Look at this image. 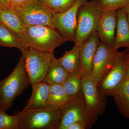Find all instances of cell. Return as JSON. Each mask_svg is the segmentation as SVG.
I'll use <instances>...</instances> for the list:
<instances>
[{
    "label": "cell",
    "mask_w": 129,
    "mask_h": 129,
    "mask_svg": "<svg viewBox=\"0 0 129 129\" xmlns=\"http://www.w3.org/2000/svg\"><path fill=\"white\" fill-rule=\"evenodd\" d=\"M32 0H8L14 8H18L23 7L30 3Z\"/></svg>",
    "instance_id": "4316f807"
},
{
    "label": "cell",
    "mask_w": 129,
    "mask_h": 129,
    "mask_svg": "<svg viewBox=\"0 0 129 129\" xmlns=\"http://www.w3.org/2000/svg\"><path fill=\"white\" fill-rule=\"evenodd\" d=\"M113 97L119 111L124 117L129 119V79H124L115 89Z\"/></svg>",
    "instance_id": "e0dca14e"
},
{
    "label": "cell",
    "mask_w": 129,
    "mask_h": 129,
    "mask_svg": "<svg viewBox=\"0 0 129 129\" xmlns=\"http://www.w3.org/2000/svg\"><path fill=\"white\" fill-rule=\"evenodd\" d=\"M87 0H76L74 5L68 10L62 13H52L51 27L68 40L74 42L77 25L78 10Z\"/></svg>",
    "instance_id": "ba28073f"
},
{
    "label": "cell",
    "mask_w": 129,
    "mask_h": 129,
    "mask_svg": "<svg viewBox=\"0 0 129 129\" xmlns=\"http://www.w3.org/2000/svg\"><path fill=\"white\" fill-rule=\"evenodd\" d=\"M37 1L41 3H44L46 2L48 0H37Z\"/></svg>",
    "instance_id": "4dcf8cb0"
},
{
    "label": "cell",
    "mask_w": 129,
    "mask_h": 129,
    "mask_svg": "<svg viewBox=\"0 0 129 129\" xmlns=\"http://www.w3.org/2000/svg\"><path fill=\"white\" fill-rule=\"evenodd\" d=\"M122 62L125 77L129 79V54L126 50L123 51L122 57Z\"/></svg>",
    "instance_id": "484cf974"
},
{
    "label": "cell",
    "mask_w": 129,
    "mask_h": 129,
    "mask_svg": "<svg viewBox=\"0 0 129 129\" xmlns=\"http://www.w3.org/2000/svg\"><path fill=\"white\" fill-rule=\"evenodd\" d=\"M16 34L23 49L31 47L49 53L68 41L57 30L45 25L28 26L23 33Z\"/></svg>",
    "instance_id": "6da1fadb"
},
{
    "label": "cell",
    "mask_w": 129,
    "mask_h": 129,
    "mask_svg": "<svg viewBox=\"0 0 129 129\" xmlns=\"http://www.w3.org/2000/svg\"><path fill=\"white\" fill-rule=\"evenodd\" d=\"M127 21H128V24L129 27V15H127Z\"/></svg>",
    "instance_id": "d6a6232c"
},
{
    "label": "cell",
    "mask_w": 129,
    "mask_h": 129,
    "mask_svg": "<svg viewBox=\"0 0 129 129\" xmlns=\"http://www.w3.org/2000/svg\"><path fill=\"white\" fill-rule=\"evenodd\" d=\"M86 125L85 123L82 122H76L74 123L67 129H85Z\"/></svg>",
    "instance_id": "83f0119b"
},
{
    "label": "cell",
    "mask_w": 129,
    "mask_h": 129,
    "mask_svg": "<svg viewBox=\"0 0 129 129\" xmlns=\"http://www.w3.org/2000/svg\"><path fill=\"white\" fill-rule=\"evenodd\" d=\"M80 72L69 74L62 84L66 94L70 99L80 100L84 99Z\"/></svg>",
    "instance_id": "ac0fdd59"
},
{
    "label": "cell",
    "mask_w": 129,
    "mask_h": 129,
    "mask_svg": "<svg viewBox=\"0 0 129 129\" xmlns=\"http://www.w3.org/2000/svg\"><path fill=\"white\" fill-rule=\"evenodd\" d=\"M32 1H37V0H32Z\"/></svg>",
    "instance_id": "e575fe53"
},
{
    "label": "cell",
    "mask_w": 129,
    "mask_h": 129,
    "mask_svg": "<svg viewBox=\"0 0 129 129\" xmlns=\"http://www.w3.org/2000/svg\"><path fill=\"white\" fill-rule=\"evenodd\" d=\"M102 11H117L129 3V0H98Z\"/></svg>",
    "instance_id": "d4e9b609"
},
{
    "label": "cell",
    "mask_w": 129,
    "mask_h": 129,
    "mask_svg": "<svg viewBox=\"0 0 129 129\" xmlns=\"http://www.w3.org/2000/svg\"><path fill=\"white\" fill-rule=\"evenodd\" d=\"M121 52L114 50L100 42L93 60L90 76L97 86L113 67Z\"/></svg>",
    "instance_id": "52a82bcc"
},
{
    "label": "cell",
    "mask_w": 129,
    "mask_h": 129,
    "mask_svg": "<svg viewBox=\"0 0 129 129\" xmlns=\"http://www.w3.org/2000/svg\"><path fill=\"white\" fill-rule=\"evenodd\" d=\"M69 73L62 67L55 56H53L47 73L44 81L50 85H62Z\"/></svg>",
    "instance_id": "ffe728a7"
},
{
    "label": "cell",
    "mask_w": 129,
    "mask_h": 129,
    "mask_svg": "<svg viewBox=\"0 0 129 129\" xmlns=\"http://www.w3.org/2000/svg\"><path fill=\"white\" fill-rule=\"evenodd\" d=\"M25 72L23 56L11 73L0 81V99L3 111L9 110L13 101L30 84Z\"/></svg>",
    "instance_id": "7a4b0ae2"
},
{
    "label": "cell",
    "mask_w": 129,
    "mask_h": 129,
    "mask_svg": "<svg viewBox=\"0 0 129 129\" xmlns=\"http://www.w3.org/2000/svg\"><path fill=\"white\" fill-rule=\"evenodd\" d=\"M76 0H48L43 3L52 13H62L70 9Z\"/></svg>",
    "instance_id": "603a6c76"
},
{
    "label": "cell",
    "mask_w": 129,
    "mask_h": 129,
    "mask_svg": "<svg viewBox=\"0 0 129 129\" xmlns=\"http://www.w3.org/2000/svg\"><path fill=\"white\" fill-rule=\"evenodd\" d=\"M31 86L32 95L22 111L33 109L45 108L48 106L50 85L43 81Z\"/></svg>",
    "instance_id": "5bb4252c"
},
{
    "label": "cell",
    "mask_w": 129,
    "mask_h": 129,
    "mask_svg": "<svg viewBox=\"0 0 129 129\" xmlns=\"http://www.w3.org/2000/svg\"><path fill=\"white\" fill-rule=\"evenodd\" d=\"M117 21L113 50L125 47L129 49V27L126 14L122 9L117 11Z\"/></svg>",
    "instance_id": "9a60e30c"
},
{
    "label": "cell",
    "mask_w": 129,
    "mask_h": 129,
    "mask_svg": "<svg viewBox=\"0 0 129 129\" xmlns=\"http://www.w3.org/2000/svg\"><path fill=\"white\" fill-rule=\"evenodd\" d=\"M0 46L15 47L22 51L23 49L16 33L0 22Z\"/></svg>",
    "instance_id": "7402d4cb"
},
{
    "label": "cell",
    "mask_w": 129,
    "mask_h": 129,
    "mask_svg": "<svg viewBox=\"0 0 129 129\" xmlns=\"http://www.w3.org/2000/svg\"><path fill=\"white\" fill-rule=\"evenodd\" d=\"M21 52L30 84L43 81L54 55L53 53L41 51L31 47L24 48Z\"/></svg>",
    "instance_id": "8992f818"
},
{
    "label": "cell",
    "mask_w": 129,
    "mask_h": 129,
    "mask_svg": "<svg viewBox=\"0 0 129 129\" xmlns=\"http://www.w3.org/2000/svg\"><path fill=\"white\" fill-rule=\"evenodd\" d=\"M17 16L27 27L45 25L51 27L52 13L43 3L32 1L20 8H14Z\"/></svg>",
    "instance_id": "9c48e42d"
},
{
    "label": "cell",
    "mask_w": 129,
    "mask_h": 129,
    "mask_svg": "<svg viewBox=\"0 0 129 129\" xmlns=\"http://www.w3.org/2000/svg\"><path fill=\"white\" fill-rule=\"evenodd\" d=\"M117 21V11H103L96 29L100 41L112 49L115 43Z\"/></svg>",
    "instance_id": "7c38bea8"
},
{
    "label": "cell",
    "mask_w": 129,
    "mask_h": 129,
    "mask_svg": "<svg viewBox=\"0 0 129 129\" xmlns=\"http://www.w3.org/2000/svg\"><path fill=\"white\" fill-rule=\"evenodd\" d=\"M0 110H2V111H3L2 106L1 103V99H0Z\"/></svg>",
    "instance_id": "1f68e13d"
},
{
    "label": "cell",
    "mask_w": 129,
    "mask_h": 129,
    "mask_svg": "<svg viewBox=\"0 0 129 129\" xmlns=\"http://www.w3.org/2000/svg\"><path fill=\"white\" fill-rule=\"evenodd\" d=\"M123 51L108 73L97 86L98 91L104 96H113L115 89L125 78L122 62Z\"/></svg>",
    "instance_id": "30bf717a"
},
{
    "label": "cell",
    "mask_w": 129,
    "mask_h": 129,
    "mask_svg": "<svg viewBox=\"0 0 129 129\" xmlns=\"http://www.w3.org/2000/svg\"><path fill=\"white\" fill-rule=\"evenodd\" d=\"M14 8L8 0H0V9Z\"/></svg>",
    "instance_id": "f1b7e54d"
},
{
    "label": "cell",
    "mask_w": 129,
    "mask_h": 129,
    "mask_svg": "<svg viewBox=\"0 0 129 129\" xmlns=\"http://www.w3.org/2000/svg\"><path fill=\"white\" fill-rule=\"evenodd\" d=\"M100 42L96 31L79 46L80 73L83 78H87L90 75L93 60Z\"/></svg>",
    "instance_id": "8fae6325"
},
{
    "label": "cell",
    "mask_w": 129,
    "mask_h": 129,
    "mask_svg": "<svg viewBox=\"0 0 129 129\" xmlns=\"http://www.w3.org/2000/svg\"><path fill=\"white\" fill-rule=\"evenodd\" d=\"M0 129H19L17 115H8L0 110Z\"/></svg>",
    "instance_id": "cb8c5ba5"
},
{
    "label": "cell",
    "mask_w": 129,
    "mask_h": 129,
    "mask_svg": "<svg viewBox=\"0 0 129 129\" xmlns=\"http://www.w3.org/2000/svg\"><path fill=\"white\" fill-rule=\"evenodd\" d=\"M122 9L126 15H129V3L123 7Z\"/></svg>",
    "instance_id": "f546056e"
},
{
    "label": "cell",
    "mask_w": 129,
    "mask_h": 129,
    "mask_svg": "<svg viewBox=\"0 0 129 129\" xmlns=\"http://www.w3.org/2000/svg\"><path fill=\"white\" fill-rule=\"evenodd\" d=\"M82 85L85 106V123L86 129H89L106 111L107 96L99 93L96 85L90 76L82 78Z\"/></svg>",
    "instance_id": "5b68a950"
},
{
    "label": "cell",
    "mask_w": 129,
    "mask_h": 129,
    "mask_svg": "<svg viewBox=\"0 0 129 129\" xmlns=\"http://www.w3.org/2000/svg\"><path fill=\"white\" fill-rule=\"evenodd\" d=\"M19 129H58L61 110L50 108L33 109L16 113Z\"/></svg>",
    "instance_id": "3957f363"
},
{
    "label": "cell",
    "mask_w": 129,
    "mask_h": 129,
    "mask_svg": "<svg viewBox=\"0 0 129 129\" xmlns=\"http://www.w3.org/2000/svg\"><path fill=\"white\" fill-rule=\"evenodd\" d=\"M58 60L69 74L80 72L79 46H74L71 50L65 51Z\"/></svg>",
    "instance_id": "44dd1931"
},
{
    "label": "cell",
    "mask_w": 129,
    "mask_h": 129,
    "mask_svg": "<svg viewBox=\"0 0 129 129\" xmlns=\"http://www.w3.org/2000/svg\"><path fill=\"white\" fill-rule=\"evenodd\" d=\"M76 101L78 100H73L68 96L62 85L53 84L50 85L47 107L61 110L72 102Z\"/></svg>",
    "instance_id": "2e32d148"
},
{
    "label": "cell",
    "mask_w": 129,
    "mask_h": 129,
    "mask_svg": "<svg viewBox=\"0 0 129 129\" xmlns=\"http://www.w3.org/2000/svg\"><path fill=\"white\" fill-rule=\"evenodd\" d=\"M61 110L62 115L58 129H67L70 125L76 122H84L85 123L84 98L72 102Z\"/></svg>",
    "instance_id": "4fadbf2b"
},
{
    "label": "cell",
    "mask_w": 129,
    "mask_h": 129,
    "mask_svg": "<svg viewBox=\"0 0 129 129\" xmlns=\"http://www.w3.org/2000/svg\"><path fill=\"white\" fill-rule=\"evenodd\" d=\"M0 22L17 34L23 33L27 27L17 16L14 8L0 9Z\"/></svg>",
    "instance_id": "d6986e66"
},
{
    "label": "cell",
    "mask_w": 129,
    "mask_h": 129,
    "mask_svg": "<svg viewBox=\"0 0 129 129\" xmlns=\"http://www.w3.org/2000/svg\"><path fill=\"white\" fill-rule=\"evenodd\" d=\"M102 12L98 0L87 1L80 7L77 12L74 46H79L96 31Z\"/></svg>",
    "instance_id": "277c9868"
},
{
    "label": "cell",
    "mask_w": 129,
    "mask_h": 129,
    "mask_svg": "<svg viewBox=\"0 0 129 129\" xmlns=\"http://www.w3.org/2000/svg\"><path fill=\"white\" fill-rule=\"evenodd\" d=\"M125 50L127 52H128V53L129 54V49H128V48H127V49H126Z\"/></svg>",
    "instance_id": "836d02e7"
}]
</instances>
